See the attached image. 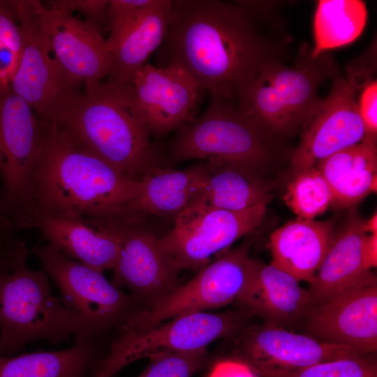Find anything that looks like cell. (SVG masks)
<instances>
[{"mask_svg":"<svg viewBox=\"0 0 377 377\" xmlns=\"http://www.w3.org/2000/svg\"><path fill=\"white\" fill-rule=\"evenodd\" d=\"M303 43L292 66L275 60L267 64L235 106L278 139L300 130L320 98L323 83L341 74L328 52L316 57Z\"/></svg>","mask_w":377,"mask_h":377,"instance_id":"5b68a950","label":"cell"},{"mask_svg":"<svg viewBox=\"0 0 377 377\" xmlns=\"http://www.w3.org/2000/svg\"><path fill=\"white\" fill-rule=\"evenodd\" d=\"M124 90L135 115L149 135H163L193 120L203 91L175 65H144Z\"/></svg>","mask_w":377,"mask_h":377,"instance_id":"5bb4252c","label":"cell"},{"mask_svg":"<svg viewBox=\"0 0 377 377\" xmlns=\"http://www.w3.org/2000/svg\"><path fill=\"white\" fill-rule=\"evenodd\" d=\"M362 258L364 266L370 269L377 265V234L367 235L362 244Z\"/></svg>","mask_w":377,"mask_h":377,"instance_id":"f35d334b","label":"cell"},{"mask_svg":"<svg viewBox=\"0 0 377 377\" xmlns=\"http://www.w3.org/2000/svg\"><path fill=\"white\" fill-rule=\"evenodd\" d=\"M236 334L237 360L263 377H277L313 364L364 355L266 323L248 324Z\"/></svg>","mask_w":377,"mask_h":377,"instance_id":"9a60e30c","label":"cell"},{"mask_svg":"<svg viewBox=\"0 0 377 377\" xmlns=\"http://www.w3.org/2000/svg\"><path fill=\"white\" fill-rule=\"evenodd\" d=\"M47 122L79 147L137 180L161 167L149 135L122 87L108 81L86 84L84 94L72 96Z\"/></svg>","mask_w":377,"mask_h":377,"instance_id":"3957f363","label":"cell"},{"mask_svg":"<svg viewBox=\"0 0 377 377\" xmlns=\"http://www.w3.org/2000/svg\"><path fill=\"white\" fill-rule=\"evenodd\" d=\"M158 240L141 222L126 226L111 281L119 288H127L135 298L149 299L151 304L179 285L178 272L167 261Z\"/></svg>","mask_w":377,"mask_h":377,"instance_id":"ac0fdd59","label":"cell"},{"mask_svg":"<svg viewBox=\"0 0 377 377\" xmlns=\"http://www.w3.org/2000/svg\"><path fill=\"white\" fill-rule=\"evenodd\" d=\"M277 377H377V364L369 355L329 361Z\"/></svg>","mask_w":377,"mask_h":377,"instance_id":"f546056e","label":"cell"},{"mask_svg":"<svg viewBox=\"0 0 377 377\" xmlns=\"http://www.w3.org/2000/svg\"><path fill=\"white\" fill-rule=\"evenodd\" d=\"M126 226L121 223L96 226L75 219L40 216L36 228L43 240L63 254L103 273L114 268Z\"/></svg>","mask_w":377,"mask_h":377,"instance_id":"d6986e66","label":"cell"},{"mask_svg":"<svg viewBox=\"0 0 377 377\" xmlns=\"http://www.w3.org/2000/svg\"><path fill=\"white\" fill-rule=\"evenodd\" d=\"M36 15L50 47L67 75L75 82L90 84L108 76L113 54L100 27L73 13L33 1Z\"/></svg>","mask_w":377,"mask_h":377,"instance_id":"2e32d148","label":"cell"},{"mask_svg":"<svg viewBox=\"0 0 377 377\" xmlns=\"http://www.w3.org/2000/svg\"><path fill=\"white\" fill-rule=\"evenodd\" d=\"M279 3L172 1L163 66H179L202 91L236 106L267 64L289 59Z\"/></svg>","mask_w":377,"mask_h":377,"instance_id":"6da1fadb","label":"cell"},{"mask_svg":"<svg viewBox=\"0 0 377 377\" xmlns=\"http://www.w3.org/2000/svg\"><path fill=\"white\" fill-rule=\"evenodd\" d=\"M209 377H257V374L239 360H228L217 364Z\"/></svg>","mask_w":377,"mask_h":377,"instance_id":"74e56055","label":"cell"},{"mask_svg":"<svg viewBox=\"0 0 377 377\" xmlns=\"http://www.w3.org/2000/svg\"><path fill=\"white\" fill-rule=\"evenodd\" d=\"M249 316L242 310L221 313L201 311L147 328L117 330L107 353L96 365L94 377H113L142 358L206 348L218 339L237 334L248 325Z\"/></svg>","mask_w":377,"mask_h":377,"instance_id":"ba28073f","label":"cell"},{"mask_svg":"<svg viewBox=\"0 0 377 377\" xmlns=\"http://www.w3.org/2000/svg\"><path fill=\"white\" fill-rule=\"evenodd\" d=\"M7 1H0V42L20 59L23 50V39L20 26Z\"/></svg>","mask_w":377,"mask_h":377,"instance_id":"836d02e7","label":"cell"},{"mask_svg":"<svg viewBox=\"0 0 377 377\" xmlns=\"http://www.w3.org/2000/svg\"><path fill=\"white\" fill-rule=\"evenodd\" d=\"M207 174L206 163L182 170L154 169L141 179L140 192L130 207L132 218L140 221L148 214L175 218L202 190Z\"/></svg>","mask_w":377,"mask_h":377,"instance_id":"cb8c5ba5","label":"cell"},{"mask_svg":"<svg viewBox=\"0 0 377 377\" xmlns=\"http://www.w3.org/2000/svg\"><path fill=\"white\" fill-rule=\"evenodd\" d=\"M40 122L42 149L34 179L36 223L40 216L93 225L129 222L130 207L142 182L79 147L50 123Z\"/></svg>","mask_w":377,"mask_h":377,"instance_id":"7a4b0ae2","label":"cell"},{"mask_svg":"<svg viewBox=\"0 0 377 377\" xmlns=\"http://www.w3.org/2000/svg\"><path fill=\"white\" fill-rule=\"evenodd\" d=\"M367 20V9L362 1H318L313 20L312 56L316 57L353 42L362 33Z\"/></svg>","mask_w":377,"mask_h":377,"instance_id":"83f0119b","label":"cell"},{"mask_svg":"<svg viewBox=\"0 0 377 377\" xmlns=\"http://www.w3.org/2000/svg\"><path fill=\"white\" fill-rule=\"evenodd\" d=\"M251 241L198 271L189 281L179 285L148 307L134 309L117 330L143 329L176 317L220 307L236 301L254 276L258 261L249 255Z\"/></svg>","mask_w":377,"mask_h":377,"instance_id":"9c48e42d","label":"cell"},{"mask_svg":"<svg viewBox=\"0 0 377 377\" xmlns=\"http://www.w3.org/2000/svg\"><path fill=\"white\" fill-rule=\"evenodd\" d=\"M306 330L320 341L369 355L377 350V281L368 278L330 302L310 307Z\"/></svg>","mask_w":377,"mask_h":377,"instance_id":"e0dca14e","label":"cell"},{"mask_svg":"<svg viewBox=\"0 0 377 377\" xmlns=\"http://www.w3.org/2000/svg\"><path fill=\"white\" fill-rule=\"evenodd\" d=\"M316 167L328 183L332 204L350 207L376 192V136L367 135L359 143L325 158Z\"/></svg>","mask_w":377,"mask_h":377,"instance_id":"d4e9b609","label":"cell"},{"mask_svg":"<svg viewBox=\"0 0 377 377\" xmlns=\"http://www.w3.org/2000/svg\"><path fill=\"white\" fill-rule=\"evenodd\" d=\"M103 336L75 341L68 348L0 355V377H94L98 360L108 352Z\"/></svg>","mask_w":377,"mask_h":377,"instance_id":"484cf974","label":"cell"},{"mask_svg":"<svg viewBox=\"0 0 377 377\" xmlns=\"http://www.w3.org/2000/svg\"><path fill=\"white\" fill-rule=\"evenodd\" d=\"M41 149L35 111L10 88L0 91L1 207L15 230L36 228L34 179Z\"/></svg>","mask_w":377,"mask_h":377,"instance_id":"8992f818","label":"cell"},{"mask_svg":"<svg viewBox=\"0 0 377 377\" xmlns=\"http://www.w3.org/2000/svg\"><path fill=\"white\" fill-rule=\"evenodd\" d=\"M358 102L360 115L364 122L366 134L377 135V82L371 80L362 89Z\"/></svg>","mask_w":377,"mask_h":377,"instance_id":"d590c367","label":"cell"},{"mask_svg":"<svg viewBox=\"0 0 377 377\" xmlns=\"http://www.w3.org/2000/svg\"><path fill=\"white\" fill-rule=\"evenodd\" d=\"M364 228L370 235L377 234V214L375 213L369 220L365 221Z\"/></svg>","mask_w":377,"mask_h":377,"instance_id":"ab89813d","label":"cell"},{"mask_svg":"<svg viewBox=\"0 0 377 377\" xmlns=\"http://www.w3.org/2000/svg\"><path fill=\"white\" fill-rule=\"evenodd\" d=\"M154 2L155 0L109 1L107 22L110 34L106 40L111 51L122 35Z\"/></svg>","mask_w":377,"mask_h":377,"instance_id":"1f68e13d","label":"cell"},{"mask_svg":"<svg viewBox=\"0 0 377 377\" xmlns=\"http://www.w3.org/2000/svg\"><path fill=\"white\" fill-rule=\"evenodd\" d=\"M207 360L206 348L158 356L151 358L138 377H191L205 366Z\"/></svg>","mask_w":377,"mask_h":377,"instance_id":"4dcf8cb0","label":"cell"},{"mask_svg":"<svg viewBox=\"0 0 377 377\" xmlns=\"http://www.w3.org/2000/svg\"><path fill=\"white\" fill-rule=\"evenodd\" d=\"M20 20L23 50L10 88L42 121H49L75 94L80 84L66 73L43 33L33 1H8Z\"/></svg>","mask_w":377,"mask_h":377,"instance_id":"4fadbf2b","label":"cell"},{"mask_svg":"<svg viewBox=\"0 0 377 377\" xmlns=\"http://www.w3.org/2000/svg\"><path fill=\"white\" fill-rule=\"evenodd\" d=\"M0 224L10 228V226L8 224L6 219H4V217L3 216V214H2V212H1V186H0Z\"/></svg>","mask_w":377,"mask_h":377,"instance_id":"60d3db41","label":"cell"},{"mask_svg":"<svg viewBox=\"0 0 377 377\" xmlns=\"http://www.w3.org/2000/svg\"><path fill=\"white\" fill-rule=\"evenodd\" d=\"M101 336L52 294L42 269L24 263L0 274L1 355L11 356L36 341L57 345Z\"/></svg>","mask_w":377,"mask_h":377,"instance_id":"277c9868","label":"cell"},{"mask_svg":"<svg viewBox=\"0 0 377 377\" xmlns=\"http://www.w3.org/2000/svg\"><path fill=\"white\" fill-rule=\"evenodd\" d=\"M28 256L25 242L15 230L0 224V274L27 263Z\"/></svg>","mask_w":377,"mask_h":377,"instance_id":"d6a6232c","label":"cell"},{"mask_svg":"<svg viewBox=\"0 0 377 377\" xmlns=\"http://www.w3.org/2000/svg\"><path fill=\"white\" fill-rule=\"evenodd\" d=\"M206 163L205 185L188 207L241 211L272 198V184L263 176V170L242 163L219 160L207 161Z\"/></svg>","mask_w":377,"mask_h":377,"instance_id":"603a6c76","label":"cell"},{"mask_svg":"<svg viewBox=\"0 0 377 377\" xmlns=\"http://www.w3.org/2000/svg\"><path fill=\"white\" fill-rule=\"evenodd\" d=\"M50 8L61 9L73 13L78 11L99 27L107 22L108 0H59L52 1Z\"/></svg>","mask_w":377,"mask_h":377,"instance_id":"e575fe53","label":"cell"},{"mask_svg":"<svg viewBox=\"0 0 377 377\" xmlns=\"http://www.w3.org/2000/svg\"><path fill=\"white\" fill-rule=\"evenodd\" d=\"M288 273L258 263L257 270L237 299L242 311L262 318L266 324L281 327L304 317L310 295Z\"/></svg>","mask_w":377,"mask_h":377,"instance_id":"44dd1931","label":"cell"},{"mask_svg":"<svg viewBox=\"0 0 377 377\" xmlns=\"http://www.w3.org/2000/svg\"><path fill=\"white\" fill-rule=\"evenodd\" d=\"M41 269L58 288L64 306L84 319L98 335L116 328L134 308L131 297L94 270L53 246L36 244Z\"/></svg>","mask_w":377,"mask_h":377,"instance_id":"7c38bea8","label":"cell"},{"mask_svg":"<svg viewBox=\"0 0 377 377\" xmlns=\"http://www.w3.org/2000/svg\"><path fill=\"white\" fill-rule=\"evenodd\" d=\"M370 70L354 64L347 75L340 74L332 80L327 96L320 99L301 126L300 142L290 154L295 174L364 138L357 95L372 80Z\"/></svg>","mask_w":377,"mask_h":377,"instance_id":"30bf717a","label":"cell"},{"mask_svg":"<svg viewBox=\"0 0 377 377\" xmlns=\"http://www.w3.org/2000/svg\"><path fill=\"white\" fill-rule=\"evenodd\" d=\"M283 200L298 219L313 220L332 204L334 197L326 179L315 166L295 173Z\"/></svg>","mask_w":377,"mask_h":377,"instance_id":"f1b7e54d","label":"cell"},{"mask_svg":"<svg viewBox=\"0 0 377 377\" xmlns=\"http://www.w3.org/2000/svg\"><path fill=\"white\" fill-rule=\"evenodd\" d=\"M364 223L359 216L352 214L340 232L334 235L308 290L310 307L331 301L372 274L362 258V244L367 235Z\"/></svg>","mask_w":377,"mask_h":377,"instance_id":"ffe728a7","label":"cell"},{"mask_svg":"<svg viewBox=\"0 0 377 377\" xmlns=\"http://www.w3.org/2000/svg\"><path fill=\"white\" fill-rule=\"evenodd\" d=\"M269 202L241 211L190 207L178 214L173 228L158 238L159 247L177 272L199 271L211 263L214 254L258 228Z\"/></svg>","mask_w":377,"mask_h":377,"instance_id":"8fae6325","label":"cell"},{"mask_svg":"<svg viewBox=\"0 0 377 377\" xmlns=\"http://www.w3.org/2000/svg\"><path fill=\"white\" fill-rule=\"evenodd\" d=\"M170 0L155 2L132 24L114 46L108 82L127 85L164 41L170 17Z\"/></svg>","mask_w":377,"mask_h":377,"instance_id":"4316f807","label":"cell"},{"mask_svg":"<svg viewBox=\"0 0 377 377\" xmlns=\"http://www.w3.org/2000/svg\"><path fill=\"white\" fill-rule=\"evenodd\" d=\"M19 64L20 59L17 55L2 45L0 47V91L10 88Z\"/></svg>","mask_w":377,"mask_h":377,"instance_id":"8d00e7d4","label":"cell"},{"mask_svg":"<svg viewBox=\"0 0 377 377\" xmlns=\"http://www.w3.org/2000/svg\"><path fill=\"white\" fill-rule=\"evenodd\" d=\"M330 221L296 219L270 235L271 265L311 284L332 242Z\"/></svg>","mask_w":377,"mask_h":377,"instance_id":"7402d4cb","label":"cell"},{"mask_svg":"<svg viewBox=\"0 0 377 377\" xmlns=\"http://www.w3.org/2000/svg\"><path fill=\"white\" fill-rule=\"evenodd\" d=\"M279 140L232 104L212 96L205 112L179 129L171 155L176 161L219 160L263 170L281 147Z\"/></svg>","mask_w":377,"mask_h":377,"instance_id":"52a82bcc","label":"cell"}]
</instances>
